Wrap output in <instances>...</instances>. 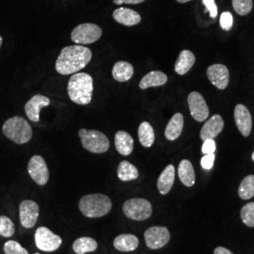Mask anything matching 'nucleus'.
Listing matches in <instances>:
<instances>
[{
    "label": "nucleus",
    "instance_id": "obj_1",
    "mask_svg": "<svg viewBox=\"0 0 254 254\" xmlns=\"http://www.w3.org/2000/svg\"><path fill=\"white\" fill-rule=\"evenodd\" d=\"M91 50L86 46H66L62 49L55 67L57 72L61 74H72L85 68L91 62Z\"/></svg>",
    "mask_w": 254,
    "mask_h": 254
},
{
    "label": "nucleus",
    "instance_id": "obj_2",
    "mask_svg": "<svg viewBox=\"0 0 254 254\" xmlns=\"http://www.w3.org/2000/svg\"><path fill=\"white\" fill-rule=\"evenodd\" d=\"M93 79L89 73H76L68 82V94L73 103L86 106L92 99Z\"/></svg>",
    "mask_w": 254,
    "mask_h": 254
},
{
    "label": "nucleus",
    "instance_id": "obj_3",
    "mask_svg": "<svg viewBox=\"0 0 254 254\" xmlns=\"http://www.w3.org/2000/svg\"><path fill=\"white\" fill-rule=\"evenodd\" d=\"M79 209L88 218H101L108 215L112 207L111 200L104 194H89L79 200Z\"/></svg>",
    "mask_w": 254,
    "mask_h": 254
},
{
    "label": "nucleus",
    "instance_id": "obj_4",
    "mask_svg": "<svg viewBox=\"0 0 254 254\" xmlns=\"http://www.w3.org/2000/svg\"><path fill=\"white\" fill-rule=\"evenodd\" d=\"M3 134L17 144H25L32 137V128L26 119L15 116L5 122L2 127Z\"/></svg>",
    "mask_w": 254,
    "mask_h": 254
},
{
    "label": "nucleus",
    "instance_id": "obj_5",
    "mask_svg": "<svg viewBox=\"0 0 254 254\" xmlns=\"http://www.w3.org/2000/svg\"><path fill=\"white\" fill-rule=\"evenodd\" d=\"M78 135L81 138L83 147L93 154H103L109 149V140L104 133L97 130L80 129Z\"/></svg>",
    "mask_w": 254,
    "mask_h": 254
},
{
    "label": "nucleus",
    "instance_id": "obj_6",
    "mask_svg": "<svg viewBox=\"0 0 254 254\" xmlns=\"http://www.w3.org/2000/svg\"><path fill=\"white\" fill-rule=\"evenodd\" d=\"M123 211L127 218L142 221L151 217L153 208L149 200L141 198H134L127 200L124 203Z\"/></svg>",
    "mask_w": 254,
    "mask_h": 254
},
{
    "label": "nucleus",
    "instance_id": "obj_7",
    "mask_svg": "<svg viewBox=\"0 0 254 254\" xmlns=\"http://www.w3.org/2000/svg\"><path fill=\"white\" fill-rule=\"evenodd\" d=\"M102 36V29L99 26L91 23L78 25L73 28L71 39L77 45H90L98 41Z\"/></svg>",
    "mask_w": 254,
    "mask_h": 254
},
{
    "label": "nucleus",
    "instance_id": "obj_8",
    "mask_svg": "<svg viewBox=\"0 0 254 254\" xmlns=\"http://www.w3.org/2000/svg\"><path fill=\"white\" fill-rule=\"evenodd\" d=\"M35 243L39 250L46 253H52L62 246L63 239L48 228L40 227L37 229L35 233Z\"/></svg>",
    "mask_w": 254,
    "mask_h": 254
},
{
    "label": "nucleus",
    "instance_id": "obj_9",
    "mask_svg": "<svg viewBox=\"0 0 254 254\" xmlns=\"http://www.w3.org/2000/svg\"><path fill=\"white\" fill-rule=\"evenodd\" d=\"M27 172L31 179L40 186H45L49 180V171L45 159L41 155H34L30 158Z\"/></svg>",
    "mask_w": 254,
    "mask_h": 254
},
{
    "label": "nucleus",
    "instance_id": "obj_10",
    "mask_svg": "<svg viewBox=\"0 0 254 254\" xmlns=\"http://www.w3.org/2000/svg\"><path fill=\"white\" fill-rule=\"evenodd\" d=\"M144 238L149 249L158 250L168 244L171 239V234L166 227L153 226L146 230Z\"/></svg>",
    "mask_w": 254,
    "mask_h": 254
},
{
    "label": "nucleus",
    "instance_id": "obj_11",
    "mask_svg": "<svg viewBox=\"0 0 254 254\" xmlns=\"http://www.w3.org/2000/svg\"><path fill=\"white\" fill-rule=\"evenodd\" d=\"M191 116L197 122H203L209 117V109L206 102L200 92L192 91L188 98Z\"/></svg>",
    "mask_w": 254,
    "mask_h": 254
},
{
    "label": "nucleus",
    "instance_id": "obj_12",
    "mask_svg": "<svg viewBox=\"0 0 254 254\" xmlns=\"http://www.w3.org/2000/svg\"><path fill=\"white\" fill-rule=\"evenodd\" d=\"M20 221L23 227L30 229L34 227L39 218L40 209L35 201L30 200H23L20 204Z\"/></svg>",
    "mask_w": 254,
    "mask_h": 254
},
{
    "label": "nucleus",
    "instance_id": "obj_13",
    "mask_svg": "<svg viewBox=\"0 0 254 254\" xmlns=\"http://www.w3.org/2000/svg\"><path fill=\"white\" fill-rule=\"evenodd\" d=\"M207 77L218 90H225L230 81V73L223 64H213L207 69Z\"/></svg>",
    "mask_w": 254,
    "mask_h": 254
},
{
    "label": "nucleus",
    "instance_id": "obj_14",
    "mask_svg": "<svg viewBox=\"0 0 254 254\" xmlns=\"http://www.w3.org/2000/svg\"><path fill=\"white\" fill-rule=\"evenodd\" d=\"M235 121L239 132L244 136H249L252 132L253 119L247 107L239 104L235 109Z\"/></svg>",
    "mask_w": 254,
    "mask_h": 254
},
{
    "label": "nucleus",
    "instance_id": "obj_15",
    "mask_svg": "<svg viewBox=\"0 0 254 254\" xmlns=\"http://www.w3.org/2000/svg\"><path fill=\"white\" fill-rule=\"evenodd\" d=\"M50 105V99L46 96L37 94L27 102L25 106V112L27 118L33 123H38L40 121V111L45 107Z\"/></svg>",
    "mask_w": 254,
    "mask_h": 254
},
{
    "label": "nucleus",
    "instance_id": "obj_16",
    "mask_svg": "<svg viewBox=\"0 0 254 254\" xmlns=\"http://www.w3.org/2000/svg\"><path fill=\"white\" fill-rule=\"evenodd\" d=\"M224 128V121L220 115H214L203 125L200 130V136L202 140L214 139L222 132Z\"/></svg>",
    "mask_w": 254,
    "mask_h": 254
},
{
    "label": "nucleus",
    "instance_id": "obj_17",
    "mask_svg": "<svg viewBox=\"0 0 254 254\" xmlns=\"http://www.w3.org/2000/svg\"><path fill=\"white\" fill-rule=\"evenodd\" d=\"M114 20L124 26L133 27L140 23V15L133 9L128 8H119L113 11Z\"/></svg>",
    "mask_w": 254,
    "mask_h": 254
},
{
    "label": "nucleus",
    "instance_id": "obj_18",
    "mask_svg": "<svg viewBox=\"0 0 254 254\" xmlns=\"http://www.w3.org/2000/svg\"><path fill=\"white\" fill-rule=\"evenodd\" d=\"M175 179V168L173 165H168L160 174L157 180V189L162 195H167L173 188Z\"/></svg>",
    "mask_w": 254,
    "mask_h": 254
},
{
    "label": "nucleus",
    "instance_id": "obj_19",
    "mask_svg": "<svg viewBox=\"0 0 254 254\" xmlns=\"http://www.w3.org/2000/svg\"><path fill=\"white\" fill-rule=\"evenodd\" d=\"M184 127V116L181 113H176L170 120L165 130V136L167 139L173 141L181 136Z\"/></svg>",
    "mask_w": 254,
    "mask_h": 254
},
{
    "label": "nucleus",
    "instance_id": "obj_20",
    "mask_svg": "<svg viewBox=\"0 0 254 254\" xmlns=\"http://www.w3.org/2000/svg\"><path fill=\"white\" fill-rule=\"evenodd\" d=\"M138 244H139L138 238L136 236L130 235V234L120 235L114 239V242H113L114 248L120 252H124V253L135 251L138 247Z\"/></svg>",
    "mask_w": 254,
    "mask_h": 254
},
{
    "label": "nucleus",
    "instance_id": "obj_21",
    "mask_svg": "<svg viewBox=\"0 0 254 254\" xmlns=\"http://www.w3.org/2000/svg\"><path fill=\"white\" fill-rule=\"evenodd\" d=\"M115 147L122 155L132 154L134 149V139L127 132L118 131L115 135Z\"/></svg>",
    "mask_w": 254,
    "mask_h": 254
},
{
    "label": "nucleus",
    "instance_id": "obj_22",
    "mask_svg": "<svg viewBox=\"0 0 254 254\" xmlns=\"http://www.w3.org/2000/svg\"><path fill=\"white\" fill-rule=\"evenodd\" d=\"M195 56L190 50H183L175 63V72L183 75L188 73L195 64Z\"/></svg>",
    "mask_w": 254,
    "mask_h": 254
},
{
    "label": "nucleus",
    "instance_id": "obj_23",
    "mask_svg": "<svg viewBox=\"0 0 254 254\" xmlns=\"http://www.w3.org/2000/svg\"><path fill=\"white\" fill-rule=\"evenodd\" d=\"M168 81V76L160 71H152L147 73L145 76L139 82V88L146 90L151 87L163 86Z\"/></svg>",
    "mask_w": 254,
    "mask_h": 254
},
{
    "label": "nucleus",
    "instance_id": "obj_24",
    "mask_svg": "<svg viewBox=\"0 0 254 254\" xmlns=\"http://www.w3.org/2000/svg\"><path fill=\"white\" fill-rule=\"evenodd\" d=\"M134 74V67L127 62H118L114 64L112 69V76L118 82H127L132 78Z\"/></svg>",
    "mask_w": 254,
    "mask_h": 254
},
{
    "label": "nucleus",
    "instance_id": "obj_25",
    "mask_svg": "<svg viewBox=\"0 0 254 254\" xmlns=\"http://www.w3.org/2000/svg\"><path fill=\"white\" fill-rule=\"evenodd\" d=\"M178 175L182 183L186 187L190 188L194 186L196 182V177H195V172H194L193 166L190 160H187V159L182 160L178 167Z\"/></svg>",
    "mask_w": 254,
    "mask_h": 254
},
{
    "label": "nucleus",
    "instance_id": "obj_26",
    "mask_svg": "<svg viewBox=\"0 0 254 254\" xmlns=\"http://www.w3.org/2000/svg\"><path fill=\"white\" fill-rule=\"evenodd\" d=\"M138 139L141 145L146 148H149L154 144L155 139L154 128L148 122H143L139 125Z\"/></svg>",
    "mask_w": 254,
    "mask_h": 254
},
{
    "label": "nucleus",
    "instance_id": "obj_27",
    "mask_svg": "<svg viewBox=\"0 0 254 254\" xmlns=\"http://www.w3.org/2000/svg\"><path fill=\"white\" fill-rule=\"evenodd\" d=\"M97 242L91 237L77 238L73 244V252L76 254H86L92 253L97 249Z\"/></svg>",
    "mask_w": 254,
    "mask_h": 254
},
{
    "label": "nucleus",
    "instance_id": "obj_28",
    "mask_svg": "<svg viewBox=\"0 0 254 254\" xmlns=\"http://www.w3.org/2000/svg\"><path fill=\"white\" fill-rule=\"evenodd\" d=\"M118 177L121 181H132L138 177V171L133 164L122 161L119 164Z\"/></svg>",
    "mask_w": 254,
    "mask_h": 254
},
{
    "label": "nucleus",
    "instance_id": "obj_29",
    "mask_svg": "<svg viewBox=\"0 0 254 254\" xmlns=\"http://www.w3.org/2000/svg\"><path fill=\"white\" fill-rule=\"evenodd\" d=\"M238 195L242 200H250L254 196V175H248L241 182Z\"/></svg>",
    "mask_w": 254,
    "mask_h": 254
},
{
    "label": "nucleus",
    "instance_id": "obj_30",
    "mask_svg": "<svg viewBox=\"0 0 254 254\" xmlns=\"http://www.w3.org/2000/svg\"><path fill=\"white\" fill-rule=\"evenodd\" d=\"M232 3L236 13L242 16L248 15L254 6L253 0H232Z\"/></svg>",
    "mask_w": 254,
    "mask_h": 254
},
{
    "label": "nucleus",
    "instance_id": "obj_31",
    "mask_svg": "<svg viewBox=\"0 0 254 254\" xmlns=\"http://www.w3.org/2000/svg\"><path fill=\"white\" fill-rule=\"evenodd\" d=\"M241 219L248 227H254V202H249L242 207Z\"/></svg>",
    "mask_w": 254,
    "mask_h": 254
},
{
    "label": "nucleus",
    "instance_id": "obj_32",
    "mask_svg": "<svg viewBox=\"0 0 254 254\" xmlns=\"http://www.w3.org/2000/svg\"><path fill=\"white\" fill-rule=\"evenodd\" d=\"M15 227L10 218L5 216H0V236L3 237H11L14 235Z\"/></svg>",
    "mask_w": 254,
    "mask_h": 254
},
{
    "label": "nucleus",
    "instance_id": "obj_33",
    "mask_svg": "<svg viewBox=\"0 0 254 254\" xmlns=\"http://www.w3.org/2000/svg\"><path fill=\"white\" fill-rule=\"evenodd\" d=\"M5 254H28L27 250L19 244L18 242L9 240L4 245Z\"/></svg>",
    "mask_w": 254,
    "mask_h": 254
},
{
    "label": "nucleus",
    "instance_id": "obj_34",
    "mask_svg": "<svg viewBox=\"0 0 254 254\" xmlns=\"http://www.w3.org/2000/svg\"><path fill=\"white\" fill-rule=\"evenodd\" d=\"M219 23H220V27L222 29L229 31L232 28L233 24H234V17L232 15V13L229 12V11L222 12V14L220 15Z\"/></svg>",
    "mask_w": 254,
    "mask_h": 254
},
{
    "label": "nucleus",
    "instance_id": "obj_35",
    "mask_svg": "<svg viewBox=\"0 0 254 254\" xmlns=\"http://www.w3.org/2000/svg\"><path fill=\"white\" fill-rule=\"evenodd\" d=\"M201 152L203 154H215L216 152V142L214 139H205L201 147Z\"/></svg>",
    "mask_w": 254,
    "mask_h": 254
},
{
    "label": "nucleus",
    "instance_id": "obj_36",
    "mask_svg": "<svg viewBox=\"0 0 254 254\" xmlns=\"http://www.w3.org/2000/svg\"><path fill=\"white\" fill-rule=\"evenodd\" d=\"M202 2L206 7V10L209 11L211 18H216L218 15V6L215 0H202Z\"/></svg>",
    "mask_w": 254,
    "mask_h": 254
},
{
    "label": "nucleus",
    "instance_id": "obj_37",
    "mask_svg": "<svg viewBox=\"0 0 254 254\" xmlns=\"http://www.w3.org/2000/svg\"><path fill=\"white\" fill-rule=\"evenodd\" d=\"M214 163H215V154H204V156L200 160L201 167L206 171L211 170L214 166Z\"/></svg>",
    "mask_w": 254,
    "mask_h": 254
},
{
    "label": "nucleus",
    "instance_id": "obj_38",
    "mask_svg": "<svg viewBox=\"0 0 254 254\" xmlns=\"http://www.w3.org/2000/svg\"><path fill=\"white\" fill-rule=\"evenodd\" d=\"M145 0H113L114 4L117 5H122V4H132V5H136L139 3H142Z\"/></svg>",
    "mask_w": 254,
    "mask_h": 254
},
{
    "label": "nucleus",
    "instance_id": "obj_39",
    "mask_svg": "<svg viewBox=\"0 0 254 254\" xmlns=\"http://www.w3.org/2000/svg\"><path fill=\"white\" fill-rule=\"evenodd\" d=\"M214 254H234L231 251H229L226 248L224 247H218L215 251H214Z\"/></svg>",
    "mask_w": 254,
    "mask_h": 254
},
{
    "label": "nucleus",
    "instance_id": "obj_40",
    "mask_svg": "<svg viewBox=\"0 0 254 254\" xmlns=\"http://www.w3.org/2000/svg\"><path fill=\"white\" fill-rule=\"evenodd\" d=\"M177 2H179V3H187V2H189V1H190V0H176Z\"/></svg>",
    "mask_w": 254,
    "mask_h": 254
},
{
    "label": "nucleus",
    "instance_id": "obj_41",
    "mask_svg": "<svg viewBox=\"0 0 254 254\" xmlns=\"http://www.w3.org/2000/svg\"><path fill=\"white\" fill-rule=\"evenodd\" d=\"M2 43H3V39H2V37L0 36V47L2 46Z\"/></svg>",
    "mask_w": 254,
    "mask_h": 254
},
{
    "label": "nucleus",
    "instance_id": "obj_42",
    "mask_svg": "<svg viewBox=\"0 0 254 254\" xmlns=\"http://www.w3.org/2000/svg\"><path fill=\"white\" fill-rule=\"evenodd\" d=\"M252 158H253V160L254 161V152L253 153V155H252Z\"/></svg>",
    "mask_w": 254,
    "mask_h": 254
},
{
    "label": "nucleus",
    "instance_id": "obj_43",
    "mask_svg": "<svg viewBox=\"0 0 254 254\" xmlns=\"http://www.w3.org/2000/svg\"></svg>",
    "mask_w": 254,
    "mask_h": 254
}]
</instances>
